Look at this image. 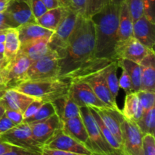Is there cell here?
Listing matches in <instances>:
<instances>
[{
  "label": "cell",
  "instance_id": "34",
  "mask_svg": "<svg viewBox=\"0 0 155 155\" xmlns=\"http://www.w3.org/2000/svg\"><path fill=\"white\" fill-rule=\"evenodd\" d=\"M110 2L111 0H87L85 17L91 18Z\"/></svg>",
  "mask_w": 155,
  "mask_h": 155
},
{
  "label": "cell",
  "instance_id": "39",
  "mask_svg": "<svg viewBox=\"0 0 155 155\" xmlns=\"http://www.w3.org/2000/svg\"><path fill=\"white\" fill-rule=\"evenodd\" d=\"M119 86L122 89H124L126 93H130L133 92V84L132 80L127 71L122 68V74H121L120 78L119 80Z\"/></svg>",
  "mask_w": 155,
  "mask_h": 155
},
{
  "label": "cell",
  "instance_id": "40",
  "mask_svg": "<svg viewBox=\"0 0 155 155\" xmlns=\"http://www.w3.org/2000/svg\"><path fill=\"white\" fill-rule=\"evenodd\" d=\"M43 103L44 101H42L41 99H39V98H36L33 102L30 103V104H29L28 107H27V109L25 110V111L23 114H24V120L33 116V115L39 110V107L42 106V104H43Z\"/></svg>",
  "mask_w": 155,
  "mask_h": 155
},
{
  "label": "cell",
  "instance_id": "48",
  "mask_svg": "<svg viewBox=\"0 0 155 155\" xmlns=\"http://www.w3.org/2000/svg\"><path fill=\"white\" fill-rule=\"evenodd\" d=\"M12 147H13V145L8 143V142H5V141H3L2 139H0V155L11 151Z\"/></svg>",
  "mask_w": 155,
  "mask_h": 155
},
{
  "label": "cell",
  "instance_id": "27",
  "mask_svg": "<svg viewBox=\"0 0 155 155\" xmlns=\"http://www.w3.org/2000/svg\"><path fill=\"white\" fill-rule=\"evenodd\" d=\"M5 36V57L7 62H8L18 53L21 47V42L19 40L18 30L16 28H9L6 31Z\"/></svg>",
  "mask_w": 155,
  "mask_h": 155
},
{
  "label": "cell",
  "instance_id": "52",
  "mask_svg": "<svg viewBox=\"0 0 155 155\" xmlns=\"http://www.w3.org/2000/svg\"><path fill=\"white\" fill-rule=\"evenodd\" d=\"M11 28L9 26L6 25V24H2V23H0V30H7L8 29Z\"/></svg>",
  "mask_w": 155,
  "mask_h": 155
},
{
  "label": "cell",
  "instance_id": "3",
  "mask_svg": "<svg viewBox=\"0 0 155 155\" xmlns=\"http://www.w3.org/2000/svg\"><path fill=\"white\" fill-rule=\"evenodd\" d=\"M71 81L69 79L55 77L36 80H27L12 89L44 102H51L58 97L68 94Z\"/></svg>",
  "mask_w": 155,
  "mask_h": 155
},
{
  "label": "cell",
  "instance_id": "6",
  "mask_svg": "<svg viewBox=\"0 0 155 155\" xmlns=\"http://www.w3.org/2000/svg\"><path fill=\"white\" fill-rule=\"evenodd\" d=\"M0 139L14 146L37 152H42L44 148L34 139L30 125L24 122L0 135Z\"/></svg>",
  "mask_w": 155,
  "mask_h": 155
},
{
  "label": "cell",
  "instance_id": "38",
  "mask_svg": "<svg viewBox=\"0 0 155 155\" xmlns=\"http://www.w3.org/2000/svg\"><path fill=\"white\" fill-rule=\"evenodd\" d=\"M28 2L31 8L32 13L36 19L42 16L48 11L41 0H28Z\"/></svg>",
  "mask_w": 155,
  "mask_h": 155
},
{
  "label": "cell",
  "instance_id": "54",
  "mask_svg": "<svg viewBox=\"0 0 155 155\" xmlns=\"http://www.w3.org/2000/svg\"><path fill=\"white\" fill-rule=\"evenodd\" d=\"M5 107L2 105L0 104V119L5 114Z\"/></svg>",
  "mask_w": 155,
  "mask_h": 155
},
{
  "label": "cell",
  "instance_id": "33",
  "mask_svg": "<svg viewBox=\"0 0 155 155\" xmlns=\"http://www.w3.org/2000/svg\"><path fill=\"white\" fill-rule=\"evenodd\" d=\"M139 101L142 105L143 112L149 110L151 107H154L155 103V93L154 92H149V91L139 90L136 92Z\"/></svg>",
  "mask_w": 155,
  "mask_h": 155
},
{
  "label": "cell",
  "instance_id": "23",
  "mask_svg": "<svg viewBox=\"0 0 155 155\" xmlns=\"http://www.w3.org/2000/svg\"><path fill=\"white\" fill-rule=\"evenodd\" d=\"M55 114L62 122L80 115V107L70 98L68 94L58 97L51 101Z\"/></svg>",
  "mask_w": 155,
  "mask_h": 155
},
{
  "label": "cell",
  "instance_id": "44",
  "mask_svg": "<svg viewBox=\"0 0 155 155\" xmlns=\"http://www.w3.org/2000/svg\"><path fill=\"white\" fill-rule=\"evenodd\" d=\"M14 127H15V124L5 116V114H4L0 119V135L13 128Z\"/></svg>",
  "mask_w": 155,
  "mask_h": 155
},
{
  "label": "cell",
  "instance_id": "58",
  "mask_svg": "<svg viewBox=\"0 0 155 155\" xmlns=\"http://www.w3.org/2000/svg\"><path fill=\"white\" fill-rule=\"evenodd\" d=\"M0 1H1V0H0Z\"/></svg>",
  "mask_w": 155,
  "mask_h": 155
},
{
  "label": "cell",
  "instance_id": "57",
  "mask_svg": "<svg viewBox=\"0 0 155 155\" xmlns=\"http://www.w3.org/2000/svg\"><path fill=\"white\" fill-rule=\"evenodd\" d=\"M2 70V68H1V66H0V71H1Z\"/></svg>",
  "mask_w": 155,
  "mask_h": 155
},
{
  "label": "cell",
  "instance_id": "7",
  "mask_svg": "<svg viewBox=\"0 0 155 155\" xmlns=\"http://www.w3.org/2000/svg\"><path fill=\"white\" fill-rule=\"evenodd\" d=\"M122 133L121 149L126 155H144L142 147L143 135L136 124L124 119L120 124Z\"/></svg>",
  "mask_w": 155,
  "mask_h": 155
},
{
  "label": "cell",
  "instance_id": "16",
  "mask_svg": "<svg viewBox=\"0 0 155 155\" xmlns=\"http://www.w3.org/2000/svg\"><path fill=\"white\" fill-rule=\"evenodd\" d=\"M133 37L150 49L154 50L155 45V24L145 15L133 23Z\"/></svg>",
  "mask_w": 155,
  "mask_h": 155
},
{
  "label": "cell",
  "instance_id": "31",
  "mask_svg": "<svg viewBox=\"0 0 155 155\" xmlns=\"http://www.w3.org/2000/svg\"><path fill=\"white\" fill-rule=\"evenodd\" d=\"M89 107V109H90L91 112H92V116H93L94 119L95 120L97 124H98V128H99L100 131H101V135H102V136L104 137V139H105L106 142L108 143V145H110L112 148H115V149L121 148V145L118 142V141L115 139L114 135L110 133V131L108 130V128L106 127L105 124H104V122L102 121L101 118L100 117L98 114L97 113L96 110H95L92 107Z\"/></svg>",
  "mask_w": 155,
  "mask_h": 155
},
{
  "label": "cell",
  "instance_id": "11",
  "mask_svg": "<svg viewBox=\"0 0 155 155\" xmlns=\"http://www.w3.org/2000/svg\"><path fill=\"white\" fill-rule=\"evenodd\" d=\"M68 94L79 107H108L97 97L90 86L84 82H71Z\"/></svg>",
  "mask_w": 155,
  "mask_h": 155
},
{
  "label": "cell",
  "instance_id": "53",
  "mask_svg": "<svg viewBox=\"0 0 155 155\" xmlns=\"http://www.w3.org/2000/svg\"><path fill=\"white\" fill-rule=\"evenodd\" d=\"M125 1L126 0H111V3L117 5H120Z\"/></svg>",
  "mask_w": 155,
  "mask_h": 155
},
{
  "label": "cell",
  "instance_id": "10",
  "mask_svg": "<svg viewBox=\"0 0 155 155\" xmlns=\"http://www.w3.org/2000/svg\"><path fill=\"white\" fill-rule=\"evenodd\" d=\"M33 61L27 56L18 51V54L2 68L8 89L13 88L24 80L26 72L33 64Z\"/></svg>",
  "mask_w": 155,
  "mask_h": 155
},
{
  "label": "cell",
  "instance_id": "18",
  "mask_svg": "<svg viewBox=\"0 0 155 155\" xmlns=\"http://www.w3.org/2000/svg\"><path fill=\"white\" fill-rule=\"evenodd\" d=\"M100 117L101 118L104 124L108 128L110 133L114 135L115 139L118 141L120 144H122V133H121L120 124L124 120L120 110H117L110 107H102V108H96L93 107Z\"/></svg>",
  "mask_w": 155,
  "mask_h": 155
},
{
  "label": "cell",
  "instance_id": "19",
  "mask_svg": "<svg viewBox=\"0 0 155 155\" xmlns=\"http://www.w3.org/2000/svg\"><path fill=\"white\" fill-rule=\"evenodd\" d=\"M62 131L65 134L68 135L71 137L78 141L79 142L83 144L86 148L92 151V145H91L90 140H89V135H88L80 115L71 118L64 122Z\"/></svg>",
  "mask_w": 155,
  "mask_h": 155
},
{
  "label": "cell",
  "instance_id": "26",
  "mask_svg": "<svg viewBox=\"0 0 155 155\" xmlns=\"http://www.w3.org/2000/svg\"><path fill=\"white\" fill-rule=\"evenodd\" d=\"M117 65L118 68H121L125 70L131 78L133 92H136L140 90L141 75H142V69L140 65L127 59L118 60Z\"/></svg>",
  "mask_w": 155,
  "mask_h": 155
},
{
  "label": "cell",
  "instance_id": "47",
  "mask_svg": "<svg viewBox=\"0 0 155 155\" xmlns=\"http://www.w3.org/2000/svg\"><path fill=\"white\" fill-rule=\"evenodd\" d=\"M91 155H126V154L121 148H118V149L113 148L112 150H110V151H107V152H101V153L92 152Z\"/></svg>",
  "mask_w": 155,
  "mask_h": 155
},
{
  "label": "cell",
  "instance_id": "15",
  "mask_svg": "<svg viewBox=\"0 0 155 155\" xmlns=\"http://www.w3.org/2000/svg\"><path fill=\"white\" fill-rule=\"evenodd\" d=\"M151 52H154V50L147 48L133 36L116 50V59H127L139 64L142 59Z\"/></svg>",
  "mask_w": 155,
  "mask_h": 155
},
{
  "label": "cell",
  "instance_id": "37",
  "mask_svg": "<svg viewBox=\"0 0 155 155\" xmlns=\"http://www.w3.org/2000/svg\"><path fill=\"white\" fill-rule=\"evenodd\" d=\"M142 147L144 155H155V138L151 134L143 135Z\"/></svg>",
  "mask_w": 155,
  "mask_h": 155
},
{
  "label": "cell",
  "instance_id": "25",
  "mask_svg": "<svg viewBox=\"0 0 155 155\" xmlns=\"http://www.w3.org/2000/svg\"><path fill=\"white\" fill-rule=\"evenodd\" d=\"M120 111L124 119L136 123L140 119L143 110L136 92H132L127 94L124 107Z\"/></svg>",
  "mask_w": 155,
  "mask_h": 155
},
{
  "label": "cell",
  "instance_id": "35",
  "mask_svg": "<svg viewBox=\"0 0 155 155\" xmlns=\"http://www.w3.org/2000/svg\"><path fill=\"white\" fill-rule=\"evenodd\" d=\"M133 23L144 15L143 0H126Z\"/></svg>",
  "mask_w": 155,
  "mask_h": 155
},
{
  "label": "cell",
  "instance_id": "43",
  "mask_svg": "<svg viewBox=\"0 0 155 155\" xmlns=\"http://www.w3.org/2000/svg\"><path fill=\"white\" fill-rule=\"evenodd\" d=\"M2 155H42V152L30 151V150L25 149V148H20V147L14 146L12 150Z\"/></svg>",
  "mask_w": 155,
  "mask_h": 155
},
{
  "label": "cell",
  "instance_id": "17",
  "mask_svg": "<svg viewBox=\"0 0 155 155\" xmlns=\"http://www.w3.org/2000/svg\"><path fill=\"white\" fill-rule=\"evenodd\" d=\"M36 99L35 98L9 88L5 90L0 98V104L5 110H18L24 114L29 104Z\"/></svg>",
  "mask_w": 155,
  "mask_h": 155
},
{
  "label": "cell",
  "instance_id": "1",
  "mask_svg": "<svg viewBox=\"0 0 155 155\" xmlns=\"http://www.w3.org/2000/svg\"><path fill=\"white\" fill-rule=\"evenodd\" d=\"M95 31L90 18L79 15L74 30L68 41L64 55L59 60V77L64 78L95 58Z\"/></svg>",
  "mask_w": 155,
  "mask_h": 155
},
{
  "label": "cell",
  "instance_id": "20",
  "mask_svg": "<svg viewBox=\"0 0 155 155\" xmlns=\"http://www.w3.org/2000/svg\"><path fill=\"white\" fill-rule=\"evenodd\" d=\"M133 21L129 11L127 2H124L120 5L119 16V25L117 32V42L116 50L125 43L129 39L133 37ZM116 52V51H115Z\"/></svg>",
  "mask_w": 155,
  "mask_h": 155
},
{
  "label": "cell",
  "instance_id": "30",
  "mask_svg": "<svg viewBox=\"0 0 155 155\" xmlns=\"http://www.w3.org/2000/svg\"><path fill=\"white\" fill-rule=\"evenodd\" d=\"M142 135L151 134L154 136L155 132V107L143 112L140 119L136 123Z\"/></svg>",
  "mask_w": 155,
  "mask_h": 155
},
{
  "label": "cell",
  "instance_id": "45",
  "mask_svg": "<svg viewBox=\"0 0 155 155\" xmlns=\"http://www.w3.org/2000/svg\"><path fill=\"white\" fill-rule=\"evenodd\" d=\"M42 155H86L77 154V153L69 152V151H61L58 149H51L44 147L42 150Z\"/></svg>",
  "mask_w": 155,
  "mask_h": 155
},
{
  "label": "cell",
  "instance_id": "46",
  "mask_svg": "<svg viewBox=\"0 0 155 155\" xmlns=\"http://www.w3.org/2000/svg\"><path fill=\"white\" fill-rule=\"evenodd\" d=\"M48 10L61 7L60 0H41Z\"/></svg>",
  "mask_w": 155,
  "mask_h": 155
},
{
  "label": "cell",
  "instance_id": "9",
  "mask_svg": "<svg viewBox=\"0 0 155 155\" xmlns=\"http://www.w3.org/2000/svg\"><path fill=\"white\" fill-rule=\"evenodd\" d=\"M109 65V64H108ZM100 70L97 72L83 77L75 82H84L87 83L93 90L98 98L108 107L117 110H120L118 107L116 100L114 99L108 89L104 77V70Z\"/></svg>",
  "mask_w": 155,
  "mask_h": 155
},
{
  "label": "cell",
  "instance_id": "14",
  "mask_svg": "<svg viewBox=\"0 0 155 155\" xmlns=\"http://www.w3.org/2000/svg\"><path fill=\"white\" fill-rule=\"evenodd\" d=\"M44 147L51 149L61 150L80 154L91 155L92 153V151H90L83 144L68 135L65 134L62 130L58 132L53 137H51L45 144Z\"/></svg>",
  "mask_w": 155,
  "mask_h": 155
},
{
  "label": "cell",
  "instance_id": "55",
  "mask_svg": "<svg viewBox=\"0 0 155 155\" xmlns=\"http://www.w3.org/2000/svg\"><path fill=\"white\" fill-rule=\"evenodd\" d=\"M5 33H1L0 34V43L1 42H5Z\"/></svg>",
  "mask_w": 155,
  "mask_h": 155
},
{
  "label": "cell",
  "instance_id": "32",
  "mask_svg": "<svg viewBox=\"0 0 155 155\" xmlns=\"http://www.w3.org/2000/svg\"><path fill=\"white\" fill-rule=\"evenodd\" d=\"M55 114L54 107H53L51 102H44L42 104L39 110L30 117L24 119L23 122L27 124H32V123L39 122V121L44 120L47 118L50 117L51 116Z\"/></svg>",
  "mask_w": 155,
  "mask_h": 155
},
{
  "label": "cell",
  "instance_id": "28",
  "mask_svg": "<svg viewBox=\"0 0 155 155\" xmlns=\"http://www.w3.org/2000/svg\"><path fill=\"white\" fill-rule=\"evenodd\" d=\"M62 7L48 10L41 17L36 19V23L41 27L54 32L57 28L62 16Z\"/></svg>",
  "mask_w": 155,
  "mask_h": 155
},
{
  "label": "cell",
  "instance_id": "49",
  "mask_svg": "<svg viewBox=\"0 0 155 155\" xmlns=\"http://www.w3.org/2000/svg\"><path fill=\"white\" fill-rule=\"evenodd\" d=\"M7 89H8V86L7 85H6L4 74H3L2 70H1V71H0V92L5 91Z\"/></svg>",
  "mask_w": 155,
  "mask_h": 155
},
{
  "label": "cell",
  "instance_id": "13",
  "mask_svg": "<svg viewBox=\"0 0 155 155\" xmlns=\"http://www.w3.org/2000/svg\"><path fill=\"white\" fill-rule=\"evenodd\" d=\"M5 11L12 28L29 23H36L28 0H11Z\"/></svg>",
  "mask_w": 155,
  "mask_h": 155
},
{
  "label": "cell",
  "instance_id": "24",
  "mask_svg": "<svg viewBox=\"0 0 155 155\" xmlns=\"http://www.w3.org/2000/svg\"><path fill=\"white\" fill-rule=\"evenodd\" d=\"M19 40L21 44L41 38H51L53 31L41 27L36 23H29L17 27Z\"/></svg>",
  "mask_w": 155,
  "mask_h": 155
},
{
  "label": "cell",
  "instance_id": "21",
  "mask_svg": "<svg viewBox=\"0 0 155 155\" xmlns=\"http://www.w3.org/2000/svg\"><path fill=\"white\" fill-rule=\"evenodd\" d=\"M50 38H41L21 44L19 52L25 54L33 61H37L49 54L51 48L49 47Z\"/></svg>",
  "mask_w": 155,
  "mask_h": 155
},
{
  "label": "cell",
  "instance_id": "51",
  "mask_svg": "<svg viewBox=\"0 0 155 155\" xmlns=\"http://www.w3.org/2000/svg\"><path fill=\"white\" fill-rule=\"evenodd\" d=\"M11 0H1L0 1V12H5Z\"/></svg>",
  "mask_w": 155,
  "mask_h": 155
},
{
  "label": "cell",
  "instance_id": "36",
  "mask_svg": "<svg viewBox=\"0 0 155 155\" xmlns=\"http://www.w3.org/2000/svg\"><path fill=\"white\" fill-rule=\"evenodd\" d=\"M87 0H60L61 7L71 8L80 15L85 16Z\"/></svg>",
  "mask_w": 155,
  "mask_h": 155
},
{
  "label": "cell",
  "instance_id": "22",
  "mask_svg": "<svg viewBox=\"0 0 155 155\" xmlns=\"http://www.w3.org/2000/svg\"><path fill=\"white\" fill-rule=\"evenodd\" d=\"M139 65L142 69L140 90L155 92V53L145 56Z\"/></svg>",
  "mask_w": 155,
  "mask_h": 155
},
{
  "label": "cell",
  "instance_id": "12",
  "mask_svg": "<svg viewBox=\"0 0 155 155\" xmlns=\"http://www.w3.org/2000/svg\"><path fill=\"white\" fill-rule=\"evenodd\" d=\"M29 125L34 139L43 145L63 128V122L55 114L44 120Z\"/></svg>",
  "mask_w": 155,
  "mask_h": 155
},
{
  "label": "cell",
  "instance_id": "29",
  "mask_svg": "<svg viewBox=\"0 0 155 155\" xmlns=\"http://www.w3.org/2000/svg\"><path fill=\"white\" fill-rule=\"evenodd\" d=\"M118 69L117 61H114L106 67L104 70V77L108 89L111 93L114 99L117 101L118 92L120 90L119 80H118L117 71Z\"/></svg>",
  "mask_w": 155,
  "mask_h": 155
},
{
  "label": "cell",
  "instance_id": "5",
  "mask_svg": "<svg viewBox=\"0 0 155 155\" xmlns=\"http://www.w3.org/2000/svg\"><path fill=\"white\" fill-rule=\"evenodd\" d=\"M59 57L56 51L51 49L49 54L33 62L26 72L23 81L55 78L59 77Z\"/></svg>",
  "mask_w": 155,
  "mask_h": 155
},
{
  "label": "cell",
  "instance_id": "4",
  "mask_svg": "<svg viewBox=\"0 0 155 155\" xmlns=\"http://www.w3.org/2000/svg\"><path fill=\"white\" fill-rule=\"evenodd\" d=\"M61 19L51 35L49 40V47L56 51L59 60L63 57L64 52L68 45V41L74 30L79 15L71 8L62 7Z\"/></svg>",
  "mask_w": 155,
  "mask_h": 155
},
{
  "label": "cell",
  "instance_id": "2",
  "mask_svg": "<svg viewBox=\"0 0 155 155\" xmlns=\"http://www.w3.org/2000/svg\"><path fill=\"white\" fill-rule=\"evenodd\" d=\"M120 8V5L110 2L90 18L95 26V58L117 61Z\"/></svg>",
  "mask_w": 155,
  "mask_h": 155
},
{
  "label": "cell",
  "instance_id": "41",
  "mask_svg": "<svg viewBox=\"0 0 155 155\" xmlns=\"http://www.w3.org/2000/svg\"><path fill=\"white\" fill-rule=\"evenodd\" d=\"M5 114L15 126L19 125L24 121V114L18 110H5Z\"/></svg>",
  "mask_w": 155,
  "mask_h": 155
},
{
  "label": "cell",
  "instance_id": "42",
  "mask_svg": "<svg viewBox=\"0 0 155 155\" xmlns=\"http://www.w3.org/2000/svg\"><path fill=\"white\" fill-rule=\"evenodd\" d=\"M144 15L154 22V0H143Z\"/></svg>",
  "mask_w": 155,
  "mask_h": 155
},
{
  "label": "cell",
  "instance_id": "50",
  "mask_svg": "<svg viewBox=\"0 0 155 155\" xmlns=\"http://www.w3.org/2000/svg\"><path fill=\"white\" fill-rule=\"evenodd\" d=\"M0 23L6 24V25L9 26V27H11L10 21H9V18L8 16V14L7 12H6V11L0 12Z\"/></svg>",
  "mask_w": 155,
  "mask_h": 155
},
{
  "label": "cell",
  "instance_id": "8",
  "mask_svg": "<svg viewBox=\"0 0 155 155\" xmlns=\"http://www.w3.org/2000/svg\"><path fill=\"white\" fill-rule=\"evenodd\" d=\"M80 115L89 135L92 152H107L113 149L101 135L98 124L94 119L89 107L87 106L80 107Z\"/></svg>",
  "mask_w": 155,
  "mask_h": 155
},
{
  "label": "cell",
  "instance_id": "56",
  "mask_svg": "<svg viewBox=\"0 0 155 155\" xmlns=\"http://www.w3.org/2000/svg\"><path fill=\"white\" fill-rule=\"evenodd\" d=\"M5 92V91H2V92H0V98H2V96L3 94H4Z\"/></svg>",
  "mask_w": 155,
  "mask_h": 155
}]
</instances>
